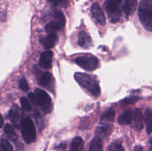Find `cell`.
<instances>
[{
	"instance_id": "cell-1",
	"label": "cell",
	"mask_w": 152,
	"mask_h": 151,
	"mask_svg": "<svg viewBox=\"0 0 152 151\" xmlns=\"http://www.w3.org/2000/svg\"><path fill=\"white\" fill-rule=\"evenodd\" d=\"M74 78L81 87L86 89L92 96L98 97L100 95V87L97 81L91 76L82 73H76Z\"/></svg>"
},
{
	"instance_id": "cell-2",
	"label": "cell",
	"mask_w": 152,
	"mask_h": 151,
	"mask_svg": "<svg viewBox=\"0 0 152 151\" xmlns=\"http://www.w3.org/2000/svg\"><path fill=\"white\" fill-rule=\"evenodd\" d=\"M140 20L148 31H152V3L148 0L141 1L138 10Z\"/></svg>"
},
{
	"instance_id": "cell-3",
	"label": "cell",
	"mask_w": 152,
	"mask_h": 151,
	"mask_svg": "<svg viewBox=\"0 0 152 151\" xmlns=\"http://www.w3.org/2000/svg\"><path fill=\"white\" fill-rule=\"evenodd\" d=\"M21 130L24 141L27 144L34 143L37 140V131L34 123L29 117L22 119L21 122Z\"/></svg>"
},
{
	"instance_id": "cell-4",
	"label": "cell",
	"mask_w": 152,
	"mask_h": 151,
	"mask_svg": "<svg viewBox=\"0 0 152 151\" xmlns=\"http://www.w3.org/2000/svg\"><path fill=\"white\" fill-rule=\"evenodd\" d=\"M35 94L37 96L38 106H39L42 111L45 114L50 113L52 110V102L50 96L39 88L36 89Z\"/></svg>"
},
{
	"instance_id": "cell-5",
	"label": "cell",
	"mask_w": 152,
	"mask_h": 151,
	"mask_svg": "<svg viewBox=\"0 0 152 151\" xmlns=\"http://www.w3.org/2000/svg\"><path fill=\"white\" fill-rule=\"evenodd\" d=\"M65 25V17L60 10H56L53 13V20L45 25V30L48 33H54L63 28Z\"/></svg>"
},
{
	"instance_id": "cell-6",
	"label": "cell",
	"mask_w": 152,
	"mask_h": 151,
	"mask_svg": "<svg viewBox=\"0 0 152 151\" xmlns=\"http://www.w3.org/2000/svg\"><path fill=\"white\" fill-rule=\"evenodd\" d=\"M75 62L80 68L88 71L94 70L99 65L98 59L92 55H84L83 56L77 57L75 59Z\"/></svg>"
},
{
	"instance_id": "cell-7",
	"label": "cell",
	"mask_w": 152,
	"mask_h": 151,
	"mask_svg": "<svg viewBox=\"0 0 152 151\" xmlns=\"http://www.w3.org/2000/svg\"><path fill=\"white\" fill-rule=\"evenodd\" d=\"M104 7L107 12L108 18L112 23H117L120 21L121 16L120 4L114 0H108L104 4Z\"/></svg>"
},
{
	"instance_id": "cell-8",
	"label": "cell",
	"mask_w": 152,
	"mask_h": 151,
	"mask_svg": "<svg viewBox=\"0 0 152 151\" xmlns=\"http://www.w3.org/2000/svg\"><path fill=\"white\" fill-rule=\"evenodd\" d=\"M52 58H53V53L50 50H46L42 53L39 62V66L42 69H50L52 66Z\"/></svg>"
},
{
	"instance_id": "cell-9",
	"label": "cell",
	"mask_w": 152,
	"mask_h": 151,
	"mask_svg": "<svg viewBox=\"0 0 152 151\" xmlns=\"http://www.w3.org/2000/svg\"><path fill=\"white\" fill-rule=\"evenodd\" d=\"M91 14L95 20L101 25H105L106 19H105V14L101 9L100 6L97 3H94L91 7Z\"/></svg>"
},
{
	"instance_id": "cell-10",
	"label": "cell",
	"mask_w": 152,
	"mask_h": 151,
	"mask_svg": "<svg viewBox=\"0 0 152 151\" xmlns=\"http://www.w3.org/2000/svg\"><path fill=\"white\" fill-rule=\"evenodd\" d=\"M37 76H38V83L40 86L45 88H49L53 85V78L50 73L45 72Z\"/></svg>"
},
{
	"instance_id": "cell-11",
	"label": "cell",
	"mask_w": 152,
	"mask_h": 151,
	"mask_svg": "<svg viewBox=\"0 0 152 151\" xmlns=\"http://www.w3.org/2000/svg\"><path fill=\"white\" fill-rule=\"evenodd\" d=\"M8 118L16 128H19V127H21L20 112H19V107L16 105H13L10 110L9 111Z\"/></svg>"
},
{
	"instance_id": "cell-12",
	"label": "cell",
	"mask_w": 152,
	"mask_h": 151,
	"mask_svg": "<svg viewBox=\"0 0 152 151\" xmlns=\"http://www.w3.org/2000/svg\"><path fill=\"white\" fill-rule=\"evenodd\" d=\"M132 127L137 131L142 130L143 127V115L140 109H137L134 113Z\"/></svg>"
},
{
	"instance_id": "cell-13",
	"label": "cell",
	"mask_w": 152,
	"mask_h": 151,
	"mask_svg": "<svg viewBox=\"0 0 152 151\" xmlns=\"http://www.w3.org/2000/svg\"><path fill=\"white\" fill-rule=\"evenodd\" d=\"M58 41V37L55 33H49L47 36L40 39V44H42L45 49L54 47Z\"/></svg>"
},
{
	"instance_id": "cell-14",
	"label": "cell",
	"mask_w": 152,
	"mask_h": 151,
	"mask_svg": "<svg viewBox=\"0 0 152 151\" xmlns=\"http://www.w3.org/2000/svg\"><path fill=\"white\" fill-rule=\"evenodd\" d=\"M78 44L85 49L89 48L92 46L91 38L85 31H81L78 35Z\"/></svg>"
},
{
	"instance_id": "cell-15",
	"label": "cell",
	"mask_w": 152,
	"mask_h": 151,
	"mask_svg": "<svg viewBox=\"0 0 152 151\" xmlns=\"http://www.w3.org/2000/svg\"><path fill=\"white\" fill-rule=\"evenodd\" d=\"M137 5V0H125L123 11L126 16L132 15L135 12Z\"/></svg>"
},
{
	"instance_id": "cell-16",
	"label": "cell",
	"mask_w": 152,
	"mask_h": 151,
	"mask_svg": "<svg viewBox=\"0 0 152 151\" xmlns=\"http://www.w3.org/2000/svg\"><path fill=\"white\" fill-rule=\"evenodd\" d=\"M111 131H112V124L101 122L100 125L97 127L96 133L99 137L100 136L106 137L111 134Z\"/></svg>"
},
{
	"instance_id": "cell-17",
	"label": "cell",
	"mask_w": 152,
	"mask_h": 151,
	"mask_svg": "<svg viewBox=\"0 0 152 151\" xmlns=\"http://www.w3.org/2000/svg\"><path fill=\"white\" fill-rule=\"evenodd\" d=\"M134 113L131 110H128L125 111L118 118V122L120 124L123 125H126V124H129L132 122L133 120Z\"/></svg>"
},
{
	"instance_id": "cell-18",
	"label": "cell",
	"mask_w": 152,
	"mask_h": 151,
	"mask_svg": "<svg viewBox=\"0 0 152 151\" xmlns=\"http://www.w3.org/2000/svg\"><path fill=\"white\" fill-rule=\"evenodd\" d=\"M69 151H84V142L81 137H76L73 139Z\"/></svg>"
},
{
	"instance_id": "cell-19",
	"label": "cell",
	"mask_w": 152,
	"mask_h": 151,
	"mask_svg": "<svg viewBox=\"0 0 152 151\" xmlns=\"http://www.w3.org/2000/svg\"><path fill=\"white\" fill-rule=\"evenodd\" d=\"M89 151H103V144L101 137L96 136L94 138L91 142Z\"/></svg>"
},
{
	"instance_id": "cell-20",
	"label": "cell",
	"mask_w": 152,
	"mask_h": 151,
	"mask_svg": "<svg viewBox=\"0 0 152 151\" xmlns=\"http://www.w3.org/2000/svg\"><path fill=\"white\" fill-rule=\"evenodd\" d=\"M115 117V111L113 109H108L101 116V122L111 124L114 121Z\"/></svg>"
},
{
	"instance_id": "cell-21",
	"label": "cell",
	"mask_w": 152,
	"mask_h": 151,
	"mask_svg": "<svg viewBox=\"0 0 152 151\" xmlns=\"http://www.w3.org/2000/svg\"><path fill=\"white\" fill-rule=\"evenodd\" d=\"M145 121L146 124V131L148 134L152 133V110L147 109L145 112Z\"/></svg>"
},
{
	"instance_id": "cell-22",
	"label": "cell",
	"mask_w": 152,
	"mask_h": 151,
	"mask_svg": "<svg viewBox=\"0 0 152 151\" xmlns=\"http://www.w3.org/2000/svg\"><path fill=\"white\" fill-rule=\"evenodd\" d=\"M4 133L7 134V137L10 139L13 142H16L18 139V136L16 135V132H15L13 127L10 125V124H7L5 126H4Z\"/></svg>"
},
{
	"instance_id": "cell-23",
	"label": "cell",
	"mask_w": 152,
	"mask_h": 151,
	"mask_svg": "<svg viewBox=\"0 0 152 151\" xmlns=\"http://www.w3.org/2000/svg\"><path fill=\"white\" fill-rule=\"evenodd\" d=\"M20 103L22 105V107L26 111H30L31 110V105L29 102L28 99H27V98L25 97H22L20 99Z\"/></svg>"
},
{
	"instance_id": "cell-24",
	"label": "cell",
	"mask_w": 152,
	"mask_h": 151,
	"mask_svg": "<svg viewBox=\"0 0 152 151\" xmlns=\"http://www.w3.org/2000/svg\"><path fill=\"white\" fill-rule=\"evenodd\" d=\"M1 149L4 151H13V147L10 144V142L6 139H2L1 141Z\"/></svg>"
},
{
	"instance_id": "cell-25",
	"label": "cell",
	"mask_w": 152,
	"mask_h": 151,
	"mask_svg": "<svg viewBox=\"0 0 152 151\" xmlns=\"http://www.w3.org/2000/svg\"><path fill=\"white\" fill-rule=\"evenodd\" d=\"M123 149L121 144L119 142H114L110 145L108 147V151H122Z\"/></svg>"
},
{
	"instance_id": "cell-26",
	"label": "cell",
	"mask_w": 152,
	"mask_h": 151,
	"mask_svg": "<svg viewBox=\"0 0 152 151\" xmlns=\"http://www.w3.org/2000/svg\"><path fill=\"white\" fill-rule=\"evenodd\" d=\"M51 4L56 6H62V7H66L68 4L67 0H49Z\"/></svg>"
},
{
	"instance_id": "cell-27",
	"label": "cell",
	"mask_w": 152,
	"mask_h": 151,
	"mask_svg": "<svg viewBox=\"0 0 152 151\" xmlns=\"http://www.w3.org/2000/svg\"><path fill=\"white\" fill-rule=\"evenodd\" d=\"M19 88L22 90H23V91H27V90H28L29 87H28V82H27L25 78H22V79L20 80V81H19Z\"/></svg>"
},
{
	"instance_id": "cell-28",
	"label": "cell",
	"mask_w": 152,
	"mask_h": 151,
	"mask_svg": "<svg viewBox=\"0 0 152 151\" xmlns=\"http://www.w3.org/2000/svg\"><path fill=\"white\" fill-rule=\"evenodd\" d=\"M138 99L139 98L137 97V96H131V97L127 98V99H124L123 102V104H133L135 103L136 102H137Z\"/></svg>"
},
{
	"instance_id": "cell-29",
	"label": "cell",
	"mask_w": 152,
	"mask_h": 151,
	"mask_svg": "<svg viewBox=\"0 0 152 151\" xmlns=\"http://www.w3.org/2000/svg\"><path fill=\"white\" fill-rule=\"evenodd\" d=\"M28 98H29L30 101H31V103H32L34 106H38L37 96H36L35 93H29V94H28Z\"/></svg>"
},
{
	"instance_id": "cell-30",
	"label": "cell",
	"mask_w": 152,
	"mask_h": 151,
	"mask_svg": "<svg viewBox=\"0 0 152 151\" xmlns=\"http://www.w3.org/2000/svg\"><path fill=\"white\" fill-rule=\"evenodd\" d=\"M133 151H142V147L141 146H136Z\"/></svg>"
},
{
	"instance_id": "cell-31",
	"label": "cell",
	"mask_w": 152,
	"mask_h": 151,
	"mask_svg": "<svg viewBox=\"0 0 152 151\" xmlns=\"http://www.w3.org/2000/svg\"><path fill=\"white\" fill-rule=\"evenodd\" d=\"M114 1H115V2H117V4H120V3H121V1H122V0H114Z\"/></svg>"
},
{
	"instance_id": "cell-32",
	"label": "cell",
	"mask_w": 152,
	"mask_h": 151,
	"mask_svg": "<svg viewBox=\"0 0 152 151\" xmlns=\"http://www.w3.org/2000/svg\"><path fill=\"white\" fill-rule=\"evenodd\" d=\"M150 143H151V147H150V150H151V151H152V139L151 140V142H150Z\"/></svg>"
},
{
	"instance_id": "cell-33",
	"label": "cell",
	"mask_w": 152,
	"mask_h": 151,
	"mask_svg": "<svg viewBox=\"0 0 152 151\" xmlns=\"http://www.w3.org/2000/svg\"><path fill=\"white\" fill-rule=\"evenodd\" d=\"M150 1H151V2L152 3V0H150Z\"/></svg>"
},
{
	"instance_id": "cell-34",
	"label": "cell",
	"mask_w": 152,
	"mask_h": 151,
	"mask_svg": "<svg viewBox=\"0 0 152 151\" xmlns=\"http://www.w3.org/2000/svg\"><path fill=\"white\" fill-rule=\"evenodd\" d=\"M122 151H125V150H123H123H122Z\"/></svg>"
}]
</instances>
